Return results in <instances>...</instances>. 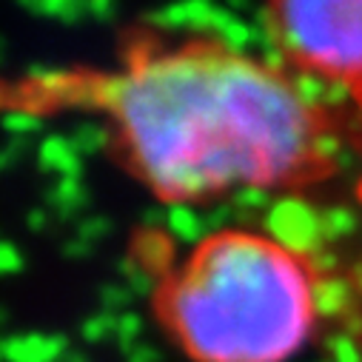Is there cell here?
Instances as JSON below:
<instances>
[{
    "label": "cell",
    "mask_w": 362,
    "mask_h": 362,
    "mask_svg": "<svg viewBox=\"0 0 362 362\" xmlns=\"http://www.w3.org/2000/svg\"><path fill=\"white\" fill-rule=\"evenodd\" d=\"M35 103L100 112L163 200L294 192L339 165L342 120L303 77L220 37L137 35L115 69L35 83Z\"/></svg>",
    "instance_id": "1"
},
{
    "label": "cell",
    "mask_w": 362,
    "mask_h": 362,
    "mask_svg": "<svg viewBox=\"0 0 362 362\" xmlns=\"http://www.w3.org/2000/svg\"><path fill=\"white\" fill-rule=\"evenodd\" d=\"M283 66L322 83L362 123V0H265Z\"/></svg>",
    "instance_id": "3"
},
{
    "label": "cell",
    "mask_w": 362,
    "mask_h": 362,
    "mask_svg": "<svg viewBox=\"0 0 362 362\" xmlns=\"http://www.w3.org/2000/svg\"><path fill=\"white\" fill-rule=\"evenodd\" d=\"M320 305L308 257L251 228L209 234L160 286L163 325L194 362H288L314 337Z\"/></svg>",
    "instance_id": "2"
}]
</instances>
